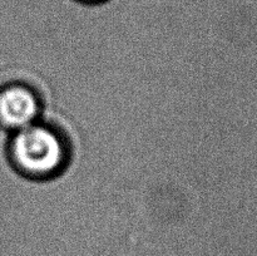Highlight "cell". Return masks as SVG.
Segmentation results:
<instances>
[{"label": "cell", "mask_w": 257, "mask_h": 256, "mask_svg": "<svg viewBox=\"0 0 257 256\" xmlns=\"http://www.w3.org/2000/svg\"><path fill=\"white\" fill-rule=\"evenodd\" d=\"M8 155L13 166L23 175L48 178L64 165L67 150L57 131L33 123L14 132L8 146Z\"/></svg>", "instance_id": "cell-1"}, {"label": "cell", "mask_w": 257, "mask_h": 256, "mask_svg": "<svg viewBox=\"0 0 257 256\" xmlns=\"http://www.w3.org/2000/svg\"><path fill=\"white\" fill-rule=\"evenodd\" d=\"M83 2H100V0H83Z\"/></svg>", "instance_id": "cell-3"}, {"label": "cell", "mask_w": 257, "mask_h": 256, "mask_svg": "<svg viewBox=\"0 0 257 256\" xmlns=\"http://www.w3.org/2000/svg\"><path fill=\"white\" fill-rule=\"evenodd\" d=\"M40 103L28 85L13 83L0 88V127L8 131L23 130L35 123Z\"/></svg>", "instance_id": "cell-2"}]
</instances>
